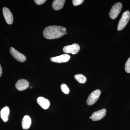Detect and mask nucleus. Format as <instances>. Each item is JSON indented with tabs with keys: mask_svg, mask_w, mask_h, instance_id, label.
Returning a JSON list of instances; mask_svg holds the SVG:
<instances>
[{
	"mask_svg": "<svg viewBox=\"0 0 130 130\" xmlns=\"http://www.w3.org/2000/svg\"><path fill=\"white\" fill-rule=\"evenodd\" d=\"M89 118L90 119H91V116H90V117Z\"/></svg>",
	"mask_w": 130,
	"mask_h": 130,
	"instance_id": "21",
	"label": "nucleus"
},
{
	"mask_svg": "<svg viewBox=\"0 0 130 130\" xmlns=\"http://www.w3.org/2000/svg\"><path fill=\"white\" fill-rule=\"evenodd\" d=\"M29 82L25 79H19L17 81L16 84V89L20 91L25 90L29 88Z\"/></svg>",
	"mask_w": 130,
	"mask_h": 130,
	"instance_id": "10",
	"label": "nucleus"
},
{
	"mask_svg": "<svg viewBox=\"0 0 130 130\" xmlns=\"http://www.w3.org/2000/svg\"><path fill=\"white\" fill-rule=\"evenodd\" d=\"M125 69L126 72L130 73V57L125 63Z\"/></svg>",
	"mask_w": 130,
	"mask_h": 130,
	"instance_id": "17",
	"label": "nucleus"
},
{
	"mask_svg": "<svg viewBox=\"0 0 130 130\" xmlns=\"http://www.w3.org/2000/svg\"><path fill=\"white\" fill-rule=\"evenodd\" d=\"M66 29L63 26H50L44 29L43 35L46 39L53 40L62 37L66 34Z\"/></svg>",
	"mask_w": 130,
	"mask_h": 130,
	"instance_id": "1",
	"label": "nucleus"
},
{
	"mask_svg": "<svg viewBox=\"0 0 130 130\" xmlns=\"http://www.w3.org/2000/svg\"><path fill=\"white\" fill-rule=\"evenodd\" d=\"M9 113V109L8 107H5L1 110L0 112V116L4 122H7L8 120Z\"/></svg>",
	"mask_w": 130,
	"mask_h": 130,
	"instance_id": "14",
	"label": "nucleus"
},
{
	"mask_svg": "<svg viewBox=\"0 0 130 130\" xmlns=\"http://www.w3.org/2000/svg\"><path fill=\"white\" fill-rule=\"evenodd\" d=\"M80 49V46L78 44L74 43L64 47L63 51L66 53H71L75 55L79 52Z\"/></svg>",
	"mask_w": 130,
	"mask_h": 130,
	"instance_id": "5",
	"label": "nucleus"
},
{
	"mask_svg": "<svg viewBox=\"0 0 130 130\" xmlns=\"http://www.w3.org/2000/svg\"><path fill=\"white\" fill-rule=\"evenodd\" d=\"M122 8V4L121 3H115L112 7L109 12V16L112 19H115L120 13Z\"/></svg>",
	"mask_w": 130,
	"mask_h": 130,
	"instance_id": "3",
	"label": "nucleus"
},
{
	"mask_svg": "<svg viewBox=\"0 0 130 130\" xmlns=\"http://www.w3.org/2000/svg\"><path fill=\"white\" fill-rule=\"evenodd\" d=\"M10 53L13 57L16 60L20 62H24L26 60V57L23 54L20 53L12 47H11L9 50Z\"/></svg>",
	"mask_w": 130,
	"mask_h": 130,
	"instance_id": "6",
	"label": "nucleus"
},
{
	"mask_svg": "<svg viewBox=\"0 0 130 130\" xmlns=\"http://www.w3.org/2000/svg\"><path fill=\"white\" fill-rule=\"evenodd\" d=\"M37 102L38 105L44 109H47L50 105V102L48 100L43 97L38 98Z\"/></svg>",
	"mask_w": 130,
	"mask_h": 130,
	"instance_id": "11",
	"label": "nucleus"
},
{
	"mask_svg": "<svg viewBox=\"0 0 130 130\" xmlns=\"http://www.w3.org/2000/svg\"><path fill=\"white\" fill-rule=\"evenodd\" d=\"M46 0H35L34 1L35 3L37 5H41L42 4H44L46 2Z\"/></svg>",
	"mask_w": 130,
	"mask_h": 130,
	"instance_id": "19",
	"label": "nucleus"
},
{
	"mask_svg": "<svg viewBox=\"0 0 130 130\" xmlns=\"http://www.w3.org/2000/svg\"><path fill=\"white\" fill-rule=\"evenodd\" d=\"M83 0H73L72 3L74 6H77L81 5L83 2Z\"/></svg>",
	"mask_w": 130,
	"mask_h": 130,
	"instance_id": "18",
	"label": "nucleus"
},
{
	"mask_svg": "<svg viewBox=\"0 0 130 130\" xmlns=\"http://www.w3.org/2000/svg\"><path fill=\"white\" fill-rule=\"evenodd\" d=\"M130 19V13L128 11H125L123 13L118 24V31L122 30L128 23Z\"/></svg>",
	"mask_w": 130,
	"mask_h": 130,
	"instance_id": "2",
	"label": "nucleus"
},
{
	"mask_svg": "<svg viewBox=\"0 0 130 130\" xmlns=\"http://www.w3.org/2000/svg\"><path fill=\"white\" fill-rule=\"evenodd\" d=\"M31 120L29 116L25 115L23 118L22 121V127L23 129L27 130L30 127Z\"/></svg>",
	"mask_w": 130,
	"mask_h": 130,
	"instance_id": "12",
	"label": "nucleus"
},
{
	"mask_svg": "<svg viewBox=\"0 0 130 130\" xmlns=\"http://www.w3.org/2000/svg\"><path fill=\"white\" fill-rule=\"evenodd\" d=\"M74 78L81 84H84L87 81L86 77L82 74H77L74 76Z\"/></svg>",
	"mask_w": 130,
	"mask_h": 130,
	"instance_id": "15",
	"label": "nucleus"
},
{
	"mask_svg": "<svg viewBox=\"0 0 130 130\" xmlns=\"http://www.w3.org/2000/svg\"><path fill=\"white\" fill-rule=\"evenodd\" d=\"M101 94V91L99 89L93 91L89 95L86 103L89 106H91L94 104L98 100Z\"/></svg>",
	"mask_w": 130,
	"mask_h": 130,
	"instance_id": "4",
	"label": "nucleus"
},
{
	"mask_svg": "<svg viewBox=\"0 0 130 130\" xmlns=\"http://www.w3.org/2000/svg\"><path fill=\"white\" fill-rule=\"evenodd\" d=\"M106 113V110L102 109L93 113L91 115V119L93 121H97L104 118Z\"/></svg>",
	"mask_w": 130,
	"mask_h": 130,
	"instance_id": "9",
	"label": "nucleus"
},
{
	"mask_svg": "<svg viewBox=\"0 0 130 130\" xmlns=\"http://www.w3.org/2000/svg\"><path fill=\"white\" fill-rule=\"evenodd\" d=\"M3 13L6 23L8 24H12L13 23V17L9 8L6 7H3Z\"/></svg>",
	"mask_w": 130,
	"mask_h": 130,
	"instance_id": "7",
	"label": "nucleus"
},
{
	"mask_svg": "<svg viewBox=\"0 0 130 130\" xmlns=\"http://www.w3.org/2000/svg\"><path fill=\"white\" fill-rule=\"evenodd\" d=\"M65 2V0H54L52 3V7L56 11L60 10L63 8Z\"/></svg>",
	"mask_w": 130,
	"mask_h": 130,
	"instance_id": "13",
	"label": "nucleus"
},
{
	"mask_svg": "<svg viewBox=\"0 0 130 130\" xmlns=\"http://www.w3.org/2000/svg\"><path fill=\"white\" fill-rule=\"evenodd\" d=\"M61 89L63 93L66 94H68L70 93V89L69 88H68L67 85L64 84H63L61 85Z\"/></svg>",
	"mask_w": 130,
	"mask_h": 130,
	"instance_id": "16",
	"label": "nucleus"
},
{
	"mask_svg": "<svg viewBox=\"0 0 130 130\" xmlns=\"http://www.w3.org/2000/svg\"><path fill=\"white\" fill-rule=\"evenodd\" d=\"M70 58V56L67 54H64L61 55L56 56V57H52L50 58V60L52 62L55 63H66L69 60Z\"/></svg>",
	"mask_w": 130,
	"mask_h": 130,
	"instance_id": "8",
	"label": "nucleus"
},
{
	"mask_svg": "<svg viewBox=\"0 0 130 130\" xmlns=\"http://www.w3.org/2000/svg\"><path fill=\"white\" fill-rule=\"evenodd\" d=\"M2 74V68L1 66V65L0 64V77L1 76Z\"/></svg>",
	"mask_w": 130,
	"mask_h": 130,
	"instance_id": "20",
	"label": "nucleus"
}]
</instances>
